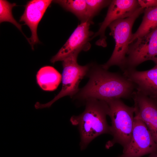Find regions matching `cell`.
Segmentation results:
<instances>
[{"mask_svg": "<svg viewBox=\"0 0 157 157\" xmlns=\"http://www.w3.org/2000/svg\"><path fill=\"white\" fill-rule=\"evenodd\" d=\"M109 108L108 115L111 120L110 126V134L112 140L106 144L108 149L116 143L126 148L131 140L134 121L135 108L125 104L120 99L106 101Z\"/></svg>", "mask_w": 157, "mask_h": 157, "instance_id": "cell-3", "label": "cell"}, {"mask_svg": "<svg viewBox=\"0 0 157 157\" xmlns=\"http://www.w3.org/2000/svg\"><path fill=\"white\" fill-rule=\"evenodd\" d=\"M38 84L43 90L53 91L56 90L62 80L61 74L51 66L41 67L36 74Z\"/></svg>", "mask_w": 157, "mask_h": 157, "instance_id": "cell-13", "label": "cell"}, {"mask_svg": "<svg viewBox=\"0 0 157 157\" xmlns=\"http://www.w3.org/2000/svg\"><path fill=\"white\" fill-rule=\"evenodd\" d=\"M140 7L146 8L157 6V0H138Z\"/></svg>", "mask_w": 157, "mask_h": 157, "instance_id": "cell-18", "label": "cell"}, {"mask_svg": "<svg viewBox=\"0 0 157 157\" xmlns=\"http://www.w3.org/2000/svg\"><path fill=\"white\" fill-rule=\"evenodd\" d=\"M15 3H10L6 0H0V22H10L15 25L22 32V25L14 18L12 12Z\"/></svg>", "mask_w": 157, "mask_h": 157, "instance_id": "cell-16", "label": "cell"}, {"mask_svg": "<svg viewBox=\"0 0 157 157\" xmlns=\"http://www.w3.org/2000/svg\"><path fill=\"white\" fill-rule=\"evenodd\" d=\"M87 76L89 80L74 97L76 99L86 101L95 99L107 101L129 99L132 97L135 89L134 84L123 75L109 72L101 65L91 66Z\"/></svg>", "mask_w": 157, "mask_h": 157, "instance_id": "cell-1", "label": "cell"}, {"mask_svg": "<svg viewBox=\"0 0 157 157\" xmlns=\"http://www.w3.org/2000/svg\"><path fill=\"white\" fill-rule=\"evenodd\" d=\"M149 97H150L153 100L157 106V95Z\"/></svg>", "mask_w": 157, "mask_h": 157, "instance_id": "cell-19", "label": "cell"}, {"mask_svg": "<svg viewBox=\"0 0 157 157\" xmlns=\"http://www.w3.org/2000/svg\"><path fill=\"white\" fill-rule=\"evenodd\" d=\"M144 13L141 23L135 32L132 34L129 44L157 27V6L145 8Z\"/></svg>", "mask_w": 157, "mask_h": 157, "instance_id": "cell-14", "label": "cell"}, {"mask_svg": "<svg viewBox=\"0 0 157 157\" xmlns=\"http://www.w3.org/2000/svg\"><path fill=\"white\" fill-rule=\"evenodd\" d=\"M144 8H139L131 16L117 20L111 23L110 35L115 40V46L111 56L104 64L101 65L108 70L111 67L116 65L123 71L125 69L126 55L132 35V29L136 19L144 13Z\"/></svg>", "mask_w": 157, "mask_h": 157, "instance_id": "cell-4", "label": "cell"}, {"mask_svg": "<svg viewBox=\"0 0 157 157\" xmlns=\"http://www.w3.org/2000/svg\"><path fill=\"white\" fill-rule=\"evenodd\" d=\"M112 0H85L88 10L91 18L92 19L103 8L109 5Z\"/></svg>", "mask_w": 157, "mask_h": 157, "instance_id": "cell-17", "label": "cell"}, {"mask_svg": "<svg viewBox=\"0 0 157 157\" xmlns=\"http://www.w3.org/2000/svg\"><path fill=\"white\" fill-rule=\"evenodd\" d=\"M79 53H73L63 61L62 86L59 92L53 99L46 104L37 102L34 106L36 109L49 108L60 98L66 96L73 97L77 93L80 82L87 75L91 66L90 65L81 66L78 63L77 58Z\"/></svg>", "mask_w": 157, "mask_h": 157, "instance_id": "cell-5", "label": "cell"}, {"mask_svg": "<svg viewBox=\"0 0 157 157\" xmlns=\"http://www.w3.org/2000/svg\"><path fill=\"white\" fill-rule=\"evenodd\" d=\"M140 7L138 0H112L104 20L98 31L94 34L91 39L99 36V39L96 42V44L106 47V38L105 32L107 28L112 22L117 20L131 16Z\"/></svg>", "mask_w": 157, "mask_h": 157, "instance_id": "cell-9", "label": "cell"}, {"mask_svg": "<svg viewBox=\"0 0 157 157\" xmlns=\"http://www.w3.org/2000/svg\"><path fill=\"white\" fill-rule=\"evenodd\" d=\"M157 152V144L147 126L139 117L134 121L130 142L123 153L117 157H141Z\"/></svg>", "mask_w": 157, "mask_h": 157, "instance_id": "cell-7", "label": "cell"}, {"mask_svg": "<svg viewBox=\"0 0 157 157\" xmlns=\"http://www.w3.org/2000/svg\"><path fill=\"white\" fill-rule=\"evenodd\" d=\"M148 157H157V152L151 154Z\"/></svg>", "mask_w": 157, "mask_h": 157, "instance_id": "cell-20", "label": "cell"}, {"mask_svg": "<svg viewBox=\"0 0 157 157\" xmlns=\"http://www.w3.org/2000/svg\"><path fill=\"white\" fill-rule=\"evenodd\" d=\"M123 72V75L134 84L136 91L149 97L157 95V64L147 70L133 69Z\"/></svg>", "mask_w": 157, "mask_h": 157, "instance_id": "cell-12", "label": "cell"}, {"mask_svg": "<svg viewBox=\"0 0 157 157\" xmlns=\"http://www.w3.org/2000/svg\"><path fill=\"white\" fill-rule=\"evenodd\" d=\"M126 55L124 70L135 69L147 60L157 64V27L130 44Z\"/></svg>", "mask_w": 157, "mask_h": 157, "instance_id": "cell-6", "label": "cell"}, {"mask_svg": "<svg viewBox=\"0 0 157 157\" xmlns=\"http://www.w3.org/2000/svg\"><path fill=\"white\" fill-rule=\"evenodd\" d=\"M85 101L83 112L78 115L72 116L70 119L71 124L78 127L81 138L79 144L82 150L98 136L110 134V126L106 120L109 110L107 102L95 99Z\"/></svg>", "mask_w": 157, "mask_h": 157, "instance_id": "cell-2", "label": "cell"}, {"mask_svg": "<svg viewBox=\"0 0 157 157\" xmlns=\"http://www.w3.org/2000/svg\"><path fill=\"white\" fill-rule=\"evenodd\" d=\"M92 23L86 21L78 25L64 45L51 58V62L54 63L63 61L73 53L89 50L91 47L89 41L94 34L89 29Z\"/></svg>", "mask_w": 157, "mask_h": 157, "instance_id": "cell-8", "label": "cell"}, {"mask_svg": "<svg viewBox=\"0 0 157 157\" xmlns=\"http://www.w3.org/2000/svg\"><path fill=\"white\" fill-rule=\"evenodd\" d=\"M53 2L74 14L81 22L88 21L92 23L85 0H58Z\"/></svg>", "mask_w": 157, "mask_h": 157, "instance_id": "cell-15", "label": "cell"}, {"mask_svg": "<svg viewBox=\"0 0 157 157\" xmlns=\"http://www.w3.org/2000/svg\"><path fill=\"white\" fill-rule=\"evenodd\" d=\"M52 1L50 0L30 1L27 2L24 13L20 17L19 21L24 22L31 31V36L27 40L33 50L34 45L39 42L37 34L38 24Z\"/></svg>", "mask_w": 157, "mask_h": 157, "instance_id": "cell-11", "label": "cell"}, {"mask_svg": "<svg viewBox=\"0 0 157 157\" xmlns=\"http://www.w3.org/2000/svg\"><path fill=\"white\" fill-rule=\"evenodd\" d=\"M132 97L135 116L145 124L157 144V106L150 97L137 91H134Z\"/></svg>", "mask_w": 157, "mask_h": 157, "instance_id": "cell-10", "label": "cell"}]
</instances>
